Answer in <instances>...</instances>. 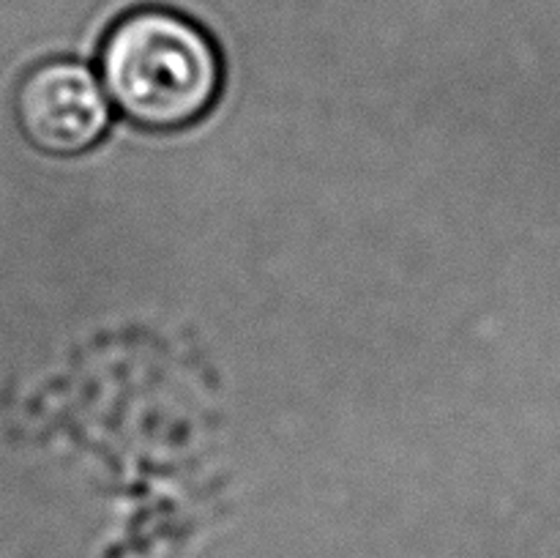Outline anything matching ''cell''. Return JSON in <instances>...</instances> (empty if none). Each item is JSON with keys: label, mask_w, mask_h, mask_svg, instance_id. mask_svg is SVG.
Segmentation results:
<instances>
[{"label": "cell", "mask_w": 560, "mask_h": 558, "mask_svg": "<svg viewBox=\"0 0 560 558\" xmlns=\"http://www.w3.org/2000/svg\"><path fill=\"white\" fill-rule=\"evenodd\" d=\"M98 71L115 107L153 131L200 120L222 88L217 44L167 5H140L118 16L102 42Z\"/></svg>", "instance_id": "cell-1"}, {"label": "cell", "mask_w": 560, "mask_h": 558, "mask_svg": "<svg viewBox=\"0 0 560 558\" xmlns=\"http://www.w3.org/2000/svg\"><path fill=\"white\" fill-rule=\"evenodd\" d=\"M16 120L38 151L74 156L102 140L113 113L104 82L91 69L74 60H49L20 82Z\"/></svg>", "instance_id": "cell-2"}]
</instances>
